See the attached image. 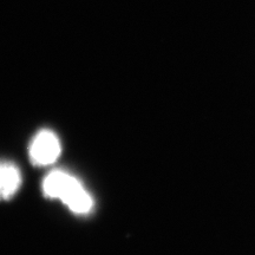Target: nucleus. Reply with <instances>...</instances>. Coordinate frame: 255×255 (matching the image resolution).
Listing matches in <instances>:
<instances>
[{
    "instance_id": "1",
    "label": "nucleus",
    "mask_w": 255,
    "mask_h": 255,
    "mask_svg": "<svg viewBox=\"0 0 255 255\" xmlns=\"http://www.w3.org/2000/svg\"><path fill=\"white\" fill-rule=\"evenodd\" d=\"M28 151L33 164L39 167L52 164L60 155L58 137L50 130H41L32 139Z\"/></svg>"
},
{
    "instance_id": "2",
    "label": "nucleus",
    "mask_w": 255,
    "mask_h": 255,
    "mask_svg": "<svg viewBox=\"0 0 255 255\" xmlns=\"http://www.w3.org/2000/svg\"><path fill=\"white\" fill-rule=\"evenodd\" d=\"M77 178L62 170H53L47 175L43 182L44 194L50 199L62 200Z\"/></svg>"
},
{
    "instance_id": "3",
    "label": "nucleus",
    "mask_w": 255,
    "mask_h": 255,
    "mask_svg": "<svg viewBox=\"0 0 255 255\" xmlns=\"http://www.w3.org/2000/svg\"><path fill=\"white\" fill-rule=\"evenodd\" d=\"M21 183L20 171L8 161H0V200H8L17 193Z\"/></svg>"
},
{
    "instance_id": "4",
    "label": "nucleus",
    "mask_w": 255,
    "mask_h": 255,
    "mask_svg": "<svg viewBox=\"0 0 255 255\" xmlns=\"http://www.w3.org/2000/svg\"><path fill=\"white\" fill-rule=\"evenodd\" d=\"M62 201L76 214H87L94 206V201H92L90 194L84 189V187L78 180L73 183V186L70 188Z\"/></svg>"
}]
</instances>
